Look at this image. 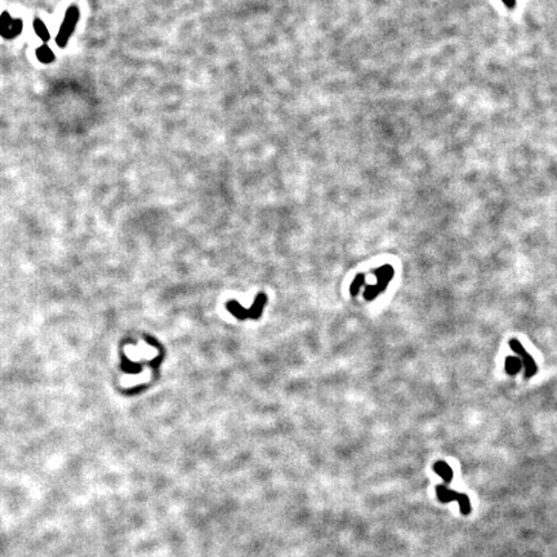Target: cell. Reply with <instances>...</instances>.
Here are the masks:
<instances>
[{"label": "cell", "mask_w": 557, "mask_h": 557, "mask_svg": "<svg viewBox=\"0 0 557 557\" xmlns=\"http://www.w3.org/2000/svg\"><path fill=\"white\" fill-rule=\"evenodd\" d=\"M374 274L377 276V284L376 285L366 286V289L364 292V297L366 301H374L376 297H378L381 293L385 292L389 283L392 280V277H394L395 271L392 266L385 265L382 267L377 268Z\"/></svg>", "instance_id": "1"}, {"label": "cell", "mask_w": 557, "mask_h": 557, "mask_svg": "<svg viewBox=\"0 0 557 557\" xmlns=\"http://www.w3.org/2000/svg\"><path fill=\"white\" fill-rule=\"evenodd\" d=\"M78 20H79L78 7H75V6L70 7L69 11L66 12V16H65L64 22H62V25H61L57 38H56V42H57L58 47L66 46L67 42H69V39H70V37H71V34H73L74 30H75V26H76V24H78Z\"/></svg>", "instance_id": "2"}, {"label": "cell", "mask_w": 557, "mask_h": 557, "mask_svg": "<svg viewBox=\"0 0 557 557\" xmlns=\"http://www.w3.org/2000/svg\"><path fill=\"white\" fill-rule=\"evenodd\" d=\"M509 347H511L512 351H513L516 355L520 356V360L521 362H522V367H524L525 370V378H531V377L535 376V374L538 373V366H536L534 358L531 357L526 351H525L522 344L520 343V340L516 339V338L511 339L509 340Z\"/></svg>", "instance_id": "3"}, {"label": "cell", "mask_w": 557, "mask_h": 557, "mask_svg": "<svg viewBox=\"0 0 557 557\" xmlns=\"http://www.w3.org/2000/svg\"><path fill=\"white\" fill-rule=\"evenodd\" d=\"M22 28H24V24L21 19L13 20L8 12H4L0 16V35L4 39H13V38L19 37L22 33Z\"/></svg>", "instance_id": "4"}, {"label": "cell", "mask_w": 557, "mask_h": 557, "mask_svg": "<svg viewBox=\"0 0 557 557\" xmlns=\"http://www.w3.org/2000/svg\"><path fill=\"white\" fill-rule=\"evenodd\" d=\"M437 495H439L440 499L444 500V502H448V500H452V499L459 500V504H461L462 507V512H463V513H468V512H470V503H468V499H467V497L466 495H463V494H457L454 493V491L446 489L445 486H439V488H437Z\"/></svg>", "instance_id": "5"}, {"label": "cell", "mask_w": 557, "mask_h": 557, "mask_svg": "<svg viewBox=\"0 0 557 557\" xmlns=\"http://www.w3.org/2000/svg\"><path fill=\"white\" fill-rule=\"evenodd\" d=\"M506 372L509 376H516L522 367V362H521L520 357H515V356H508L506 358Z\"/></svg>", "instance_id": "6"}, {"label": "cell", "mask_w": 557, "mask_h": 557, "mask_svg": "<svg viewBox=\"0 0 557 557\" xmlns=\"http://www.w3.org/2000/svg\"><path fill=\"white\" fill-rule=\"evenodd\" d=\"M435 471H436L437 473H439L441 477H443L444 480H445L446 482H450L453 479V471L452 468L448 466V464L445 463V462H437L436 464H435Z\"/></svg>", "instance_id": "7"}, {"label": "cell", "mask_w": 557, "mask_h": 557, "mask_svg": "<svg viewBox=\"0 0 557 557\" xmlns=\"http://www.w3.org/2000/svg\"><path fill=\"white\" fill-rule=\"evenodd\" d=\"M37 57L43 64H49V62L55 60V53L51 51V48L48 46H42L40 48H38Z\"/></svg>", "instance_id": "8"}, {"label": "cell", "mask_w": 557, "mask_h": 557, "mask_svg": "<svg viewBox=\"0 0 557 557\" xmlns=\"http://www.w3.org/2000/svg\"><path fill=\"white\" fill-rule=\"evenodd\" d=\"M34 29H35V33H37L38 37H39L43 42H48V40L51 39V34H49L48 29H47V26L44 25V22H43L42 20L37 19L35 21H34Z\"/></svg>", "instance_id": "9"}, {"label": "cell", "mask_w": 557, "mask_h": 557, "mask_svg": "<svg viewBox=\"0 0 557 557\" xmlns=\"http://www.w3.org/2000/svg\"><path fill=\"white\" fill-rule=\"evenodd\" d=\"M365 283V276L364 275H357L356 276V279L353 280L352 285H351V294L352 295H356L358 293V290H360V288H361L362 284Z\"/></svg>", "instance_id": "10"}, {"label": "cell", "mask_w": 557, "mask_h": 557, "mask_svg": "<svg viewBox=\"0 0 557 557\" xmlns=\"http://www.w3.org/2000/svg\"><path fill=\"white\" fill-rule=\"evenodd\" d=\"M503 2L508 7H513V4H515V0H503Z\"/></svg>", "instance_id": "11"}]
</instances>
